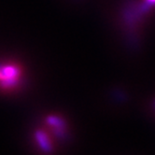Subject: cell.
I'll list each match as a JSON object with an SVG mask.
<instances>
[{"instance_id": "cell-1", "label": "cell", "mask_w": 155, "mask_h": 155, "mask_svg": "<svg viewBox=\"0 0 155 155\" xmlns=\"http://www.w3.org/2000/svg\"><path fill=\"white\" fill-rule=\"evenodd\" d=\"M20 70L14 65H6L0 69V81L3 87H12L19 81Z\"/></svg>"}, {"instance_id": "cell-2", "label": "cell", "mask_w": 155, "mask_h": 155, "mask_svg": "<svg viewBox=\"0 0 155 155\" xmlns=\"http://www.w3.org/2000/svg\"><path fill=\"white\" fill-rule=\"evenodd\" d=\"M36 139L38 140V144L39 148L43 150L49 152L51 150V144L48 137L45 135V133H43L41 131L36 132Z\"/></svg>"}, {"instance_id": "cell-3", "label": "cell", "mask_w": 155, "mask_h": 155, "mask_svg": "<svg viewBox=\"0 0 155 155\" xmlns=\"http://www.w3.org/2000/svg\"><path fill=\"white\" fill-rule=\"evenodd\" d=\"M48 124L52 126L56 132V134L58 136H62L64 134V129H65V125H64V120L58 117H54V116H51V117H49L48 120Z\"/></svg>"}, {"instance_id": "cell-4", "label": "cell", "mask_w": 155, "mask_h": 155, "mask_svg": "<svg viewBox=\"0 0 155 155\" xmlns=\"http://www.w3.org/2000/svg\"><path fill=\"white\" fill-rule=\"evenodd\" d=\"M147 1L150 4H155V0H147Z\"/></svg>"}]
</instances>
